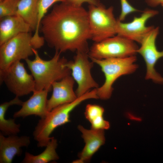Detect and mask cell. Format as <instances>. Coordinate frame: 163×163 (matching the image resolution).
Instances as JSON below:
<instances>
[{"instance_id": "6da1fadb", "label": "cell", "mask_w": 163, "mask_h": 163, "mask_svg": "<svg viewBox=\"0 0 163 163\" xmlns=\"http://www.w3.org/2000/svg\"><path fill=\"white\" fill-rule=\"evenodd\" d=\"M40 32L48 46L56 51L88 53L91 33L88 11L82 6L67 2L55 5L41 21Z\"/></svg>"}, {"instance_id": "7a4b0ae2", "label": "cell", "mask_w": 163, "mask_h": 163, "mask_svg": "<svg viewBox=\"0 0 163 163\" xmlns=\"http://www.w3.org/2000/svg\"><path fill=\"white\" fill-rule=\"evenodd\" d=\"M35 58L25 60L35 83V91L46 90L50 91L52 84L70 75L71 70L64 65L68 61L64 57H60L61 53L56 51L53 57L49 60L41 58L36 50L33 49Z\"/></svg>"}, {"instance_id": "3957f363", "label": "cell", "mask_w": 163, "mask_h": 163, "mask_svg": "<svg viewBox=\"0 0 163 163\" xmlns=\"http://www.w3.org/2000/svg\"><path fill=\"white\" fill-rule=\"evenodd\" d=\"M90 59L100 67L105 76L104 84L97 88L99 99L102 100L110 98L113 89V84L118 78L122 75L133 73L138 68V65L135 63L137 60L135 55L102 59Z\"/></svg>"}, {"instance_id": "277c9868", "label": "cell", "mask_w": 163, "mask_h": 163, "mask_svg": "<svg viewBox=\"0 0 163 163\" xmlns=\"http://www.w3.org/2000/svg\"><path fill=\"white\" fill-rule=\"evenodd\" d=\"M81 103L78 99L73 101L59 106L39 121L33 132L34 139L39 147H46L53 137L51 134L56 128L70 121L71 112Z\"/></svg>"}, {"instance_id": "5b68a950", "label": "cell", "mask_w": 163, "mask_h": 163, "mask_svg": "<svg viewBox=\"0 0 163 163\" xmlns=\"http://www.w3.org/2000/svg\"><path fill=\"white\" fill-rule=\"evenodd\" d=\"M112 6L106 8L102 4L90 5L88 11L91 38L98 42L117 34V19Z\"/></svg>"}, {"instance_id": "8992f818", "label": "cell", "mask_w": 163, "mask_h": 163, "mask_svg": "<svg viewBox=\"0 0 163 163\" xmlns=\"http://www.w3.org/2000/svg\"><path fill=\"white\" fill-rule=\"evenodd\" d=\"M31 32L22 33L0 45V75L14 63L34 55Z\"/></svg>"}, {"instance_id": "52a82bcc", "label": "cell", "mask_w": 163, "mask_h": 163, "mask_svg": "<svg viewBox=\"0 0 163 163\" xmlns=\"http://www.w3.org/2000/svg\"><path fill=\"white\" fill-rule=\"evenodd\" d=\"M139 48L135 42L117 35L95 42L88 53L89 58L102 59L135 55Z\"/></svg>"}, {"instance_id": "ba28073f", "label": "cell", "mask_w": 163, "mask_h": 163, "mask_svg": "<svg viewBox=\"0 0 163 163\" xmlns=\"http://www.w3.org/2000/svg\"><path fill=\"white\" fill-rule=\"evenodd\" d=\"M88 53L76 52L73 60L67 61L64 66L71 71L72 76L78 84L75 93L78 97L89 91L92 88L99 87L98 83L94 80L91 74L94 62L88 58Z\"/></svg>"}, {"instance_id": "9c48e42d", "label": "cell", "mask_w": 163, "mask_h": 163, "mask_svg": "<svg viewBox=\"0 0 163 163\" xmlns=\"http://www.w3.org/2000/svg\"><path fill=\"white\" fill-rule=\"evenodd\" d=\"M0 80L1 84L4 82L9 90L19 97L35 91L34 78L27 72L21 61L14 63L0 75Z\"/></svg>"}, {"instance_id": "30bf717a", "label": "cell", "mask_w": 163, "mask_h": 163, "mask_svg": "<svg viewBox=\"0 0 163 163\" xmlns=\"http://www.w3.org/2000/svg\"><path fill=\"white\" fill-rule=\"evenodd\" d=\"M159 31V28L155 27L143 39L137 53L141 55L146 64L145 79L151 80L158 84H163V77L156 72L155 69L158 61L163 58V50H158L156 45V40Z\"/></svg>"}, {"instance_id": "8fae6325", "label": "cell", "mask_w": 163, "mask_h": 163, "mask_svg": "<svg viewBox=\"0 0 163 163\" xmlns=\"http://www.w3.org/2000/svg\"><path fill=\"white\" fill-rule=\"evenodd\" d=\"M158 14V11L146 9L139 17H134L131 22L124 23L117 19V34L140 44L146 35L154 27L146 24L150 18Z\"/></svg>"}, {"instance_id": "7c38bea8", "label": "cell", "mask_w": 163, "mask_h": 163, "mask_svg": "<svg viewBox=\"0 0 163 163\" xmlns=\"http://www.w3.org/2000/svg\"><path fill=\"white\" fill-rule=\"evenodd\" d=\"M75 82L70 75L52 84L53 93L47 102L48 111L60 105L72 102L77 98L73 89Z\"/></svg>"}, {"instance_id": "4fadbf2b", "label": "cell", "mask_w": 163, "mask_h": 163, "mask_svg": "<svg viewBox=\"0 0 163 163\" xmlns=\"http://www.w3.org/2000/svg\"><path fill=\"white\" fill-rule=\"evenodd\" d=\"M30 143V138L27 136L14 135L5 137L0 133V163H11L15 156L21 155V148L27 147Z\"/></svg>"}, {"instance_id": "5bb4252c", "label": "cell", "mask_w": 163, "mask_h": 163, "mask_svg": "<svg viewBox=\"0 0 163 163\" xmlns=\"http://www.w3.org/2000/svg\"><path fill=\"white\" fill-rule=\"evenodd\" d=\"M48 92L46 90L35 91L29 99L23 102L21 108L14 113L13 117L24 118L34 115L41 118L44 117L49 112L46 108Z\"/></svg>"}, {"instance_id": "9a60e30c", "label": "cell", "mask_w": 163, "mask_h": 163, "mask_svg": "<svg viewBox=\"0 0 163 163\" xmlns=\"http://www.w3.org/2000/svg\"><path fill=\"white\" fill-rule=\"evenodd\" d=\"M78 129L82 133V137L85 145L79 154V159L82 163L89 161L92 156L105 142L104 130L91 129H88L81 125Z\"/></svg>"}, {"instance_id": "2e32d148", "label": "cell", "mask_w": 163, "mask_h": 163, "mask_svg": "<svg viewBox=\"0 0 163 163\" xmlns=\"http://www.w3.org/2000/svg\"><path fill=\"white\" fill-rule=\"evenodd\" d=\"M33 30L30 25L17 15L0 18V45L19 34Z\"/></svg>"}, {"instance_id": "e0dca14e", "label": "cell", "mask_w": 163, "mask_h": 163, "mask_svg": "<svg viewBox=\"0 0 163 163\" xmlns=\"http://www.w3.org/2000/svg\"><path fill=\"white\" fill-rule=\"evenodd\" d=\"M23 101L19 97H15L8 102H5L0 105V130L4 136L17 135L20 131V125L15 122L14 119H6L5 114L11 106L17 105L21 106Z\"/></svg>"}, {"instance_id": "ac0fdd59", "label": "cell", "mask_w": 163, "mask_h": 163, "mask_svg": "<svg viewBox=\"0 0 163 163\" xmlns=\"http://www.w3.org/2000/svg\"><path fill=\"white\" fill-rule=\"evenodd\" d=\"M38 1L20 0L16 14L29 24L34 31L37 24Z\"/></svg>"}, {"instance_id": "d6986e66", "label": "cell", "mask_w": 163, "mask_h": 163, "mask_svg": "<svg viewBox=\"0 0 163 163\" xmlns=\"http://www.w3.org/2000/svg\"><path fill=\"white\" fill-rule=\"evenodd\" d=\"M58 145L57 140L53 137L49 142L45 150L37 155H34L26 152L22 163H47L59 159V156L56 151Z\"/></svg>"}, {"instance_id": "ffe728a7", "label": "cell", "mask_w": 163, "mask_h": 163, "mask_svg": "<svg viewBox=\"0 0 163 163\" xmlns=\"http://www.w3.org/2000/svg\"><path fill=\"white\" fill-rule=\"evenodd\" d=\"M104 112V108L100 106L91 104L87 105L85 115L91 124V129L104 130L109 128V122L103 117Z\"/></svg>"}, {"instance_id": "44dd1931", "label": "cell", "mask_w": 163, "mask_h": 163, "mask_svg": "<svg viewBox=\"0 0 163 163\" xmlns=\"http://www.w3.org/2000/svg\"><path fill=\"white\" fill-rule=\"evenodd\" d=\"M20 0H2L0 1V18L16 15Z\"/></svg>"}, {"instance_id": "7402d4cb", "label": "cell", "mask_w": 163, "mask_h": 163, "mask_svg": "<svg viewBox=\"0 0 163 163\" xmlns=\"http://www.w3.org/2000/svg\"><path fill=\"white\" fill-rule=\"evenodd\" d=\"M121 5V12L118 20L123 21L126 17L129 14L139 10L133 7L128 2L127 0H120Z\"/></svg>"}, {"instance_id": "603a6c76", "label": "cell", "mask_w": 163, "mask_h": 163, "mask_svg": "<svg viewBox=\"0 0 163 163\" xmlns=\"http://www.w3.org/2000/svg\"><path fill=\"white\" fill-rule=\"evenodd\" d=\"M66 2L76 7L82 6L83 3L87 2L91 5H97L100 3L98 0H66Z\"/></svg>"}, {"instance_id": "cb8c5ba5", "label": "cell", "mask_w": 163, "mask_h": 163, "mask_svg": "<svg viewBox=\"0 0 163 163\" xmlns=\"http://www.w3.org/2000/svg\"><path fill=\"white\" fill-rule=\"evenodd\" d=\"M147 4L152 7H155L160 4V0H145Z\"/></svg>"}, {"instance_id": "d4e9b609", "label": "cell", "mask_w": 163, "mask_h": 163, "mask_svg": "<svg viewBox=\"0 0 163 163\" xmlns=\"http://www.w3.org/2000/svg\"><path fill=\"white\" fill-rule=\"evenodd\" d=\"M160 3L163 8V0H160Z\"/></svg>"}, {"instance_id": "484cf974", "label": "cell", "mask_w": 163, "mask_h": 163, "mask_svg": "<svg viewBox=\"0 0 163 163\" xmlns=\"http://www.w3.org/2000/svg\"><path fill=\"white\" fill-rule=\"evenodd\" d=\"M2 0H0V1H1Z\"/></svg>"}]
</instances>
